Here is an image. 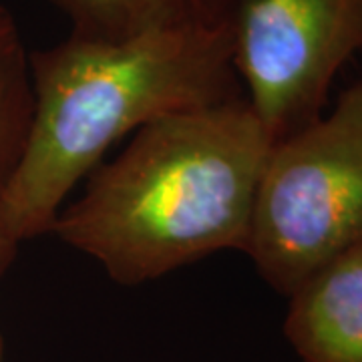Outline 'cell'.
<instances>
[{
	"instance_id": "8",
	"label": "cell",
	"mask_w": 362,
	"mask_h": 362,
	"mask_svg": "<svg viewBox=\"0 0 362 362\" xmlns=\"http://www.w3.org/2000/svg\"><path fill=\"white\" fill-rule=\"evenodd\" d=\"M16 250H18V244L8 235L2 216H0V276L11 266V262L16 256Z\"/></svg>"
},
{
	"instance_id": "9",
	"label": "cell",
	"mask_w": 362,
	"mask_h": 362,
	"mask_svg": "<svg viewBox=\"0 0 362 362\" xmlns=\"http://www.w3.org/2000/svg\"><path fill=\"white\" fill-rule=\"evenodd\" d=\"M2 352H4V344H2V337H0V362H2Z\"/></svg>"
},
{
	"instance_id": "6",
	"label": "cell",
	"mask_w": 362,
	"mask_h": 362,
	"mask_svg": "<svg viewBox=\"0 0 362 362\" xmlns=\"http://www.w3.org/2000/svg\"><path fill=\"white\" fill-rule=\"evenodd\" d=\"M71 21V35L121 39L214 18L216 0H49Z\"/></svg>"
},
{
	"instance_id": "5",
	"label": "cell",
	"mask_w": 362,
	"mask_h": 362,
	"mask_svg": "<svg viewBox=\"0 0 362 362\" xmlns=\"http://www.w3.org/2000/svg\"><path fill=\"white\" fill-rule=\"evenodd\" d=\"M284 332L304 362H362V244L288 294Z\"/></svg>"
},
{
	"instance_id": "3",
	"label": "cell",
	"mask_w": 362,
	"mask_h": 362,
	"mask_svg": "<svg viewBox=\"0 0 362 362\" xmlns=\"http://www.w3.org/2000/svg\"><path fill=\"white\" fill-rule=\"evenodd\" d=\"M362 244V77L334 109L274 143L244 247L259 276L290 294Z\"/></svg>"
},
{
	"instance_id": "7",
	"label": "cell",
	"mask_w": 362,
	"mask_h": 362,
	"mask_svg": "<svg viewBox=\"0 0 362 362\" xmlns=\"http://www.w3.org/2000/svg\"><path fill=\"white\" fill-rule=\"evenodd\" d=\"M30 119V52L13 13L0 2V194L23 156Z\"/></svg>"
},
{
	"instance_id": "2",
	"label": "cell",
	"mask_w": 362,
	"mask_h": 362,
	"mask_svg": "<svg viewBox=\"0 0 362 362\" xmlns=\"http://www.w3.org/2000/svg\"><path fill=\"white\" fill-rule=\"evenodd\" d=\"M272 141L246 97L161 119L51 226L119 284L247 244Z\"/></svg>"
},
{
	"instance_id": "1",
	"label": "cell",
	"mask_w": 362,
	"mask_h": 362,
	"mask_svg": "<svg viewBox=\"0 0 362 362\" xmlns=\"http://www.w3.org/2000/svg\"><path fill=\"white\" fill-rule=\"evenodd\" d=\"M30 129L0 194V216L18 246L51 232L75 185L127 133L244 97L216 18L121 39L69 35L30 52Z\"/></svg>"
},
{
	"instance_id": "4",
	"label": "cell",
	"mask_w": 362,
	"mask_h": 362,
	"mask_svg": "<svg viewBox=\"0 0 362 362\" xmlns=\"http://www.w3.org/2000/svg\"><path fill=\"white\" fill-rule=\"evenodd\" d=\"M214 18L272 145L322 115L338 71L362 49V0H216Z\"/></svg>"
}]
</instances>
